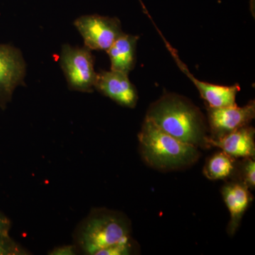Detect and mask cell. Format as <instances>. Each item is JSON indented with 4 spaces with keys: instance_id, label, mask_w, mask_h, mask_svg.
I'll return each mask as SVG.
<instances>
[{
    "instance_id": "1",
    "label": "cell",
    "mask_w": 255,
    "mask_h": 255,
    "mask_svg": "<svg viewBox=\"0 0 255 255\" xmlns=\"http://www.w3.org/2000/svg\"><path fill=\"white\" fill-rule=\"evenodd\" d=\"M145 119L181 141L196 147H208L207 125L202 112L190 100L166 93L152 103Z\"/></svg>"
},
{
    "instance_id": "2",
    "label": "cell",
    "mask_w": 255,
    "mask_h": 255,
    "mask_svg": "<svg viewBox=\"0 0 255 255\" xmlns=\"http://www.w3.org/2000/svg\"><path fill=\"white\" fill-rule=\"evenodd\" d=\"M138 140L146 163L160 170L189 167L195 163L200 155L197 147L178 140L146 119Z\"/></svg>"
},
{
    "instance_id": "3",
    "label": "cell",
    "mask_w": 255,
    "mask_h": 255,
    "mask_svg": "<svg viewBox=\"0 0 255 255\" xmlns=\"http://www.w3.org/2000/svg\"><path fill=\"white\" fill-rule=\"evenodd\" d=\"M130 223L127 218L112 211H99L82 226L78 243L86 254L97 255L106 248L130 241Z\"/></svg>"
},
{
    "instance_id": "4",
    "label": "cell",
    "mask_w": 255,
    "mask_h": 255,
    "mask_svg": "<svg viewBox=\"0 0 255 255\" xmlns=\"http://www.w3.org/2000/svg\"><path fill=\"white\" fill-rule=\"evenodd\" d=\"M95 61V56L90 48L63 45L60 64L70 90L93 92L97 76Z\"/></svg>"
},
{
    "instance_id": "5",
    "label": "cell",
    "mask_w": 255,
    "mask_h": 255,
    "mask_svg": "<svg viewBox=\"0 0 255 255\" xmlns=\"http://www.w3.org/2000/svg\"><path fill=\"white\" fill-rule=\"evenodd\" d=\"M74 25L90 50L107 51L124 34L122 23L117 17L98 14L85 15L77 18Z\"/></svg>"
},
{
    "instance_id": "6",
    "label": "cell",
    "mask_w": 255,
    "mask_h": 255,
    "mask_svg": "<svg viewBox=\"0 0 255 255\" xmlns=\"http://www.w3.org/2000/svg\"><path fill=\"white\" fill-rule=\"evenodd\" d=\"M26 65L21 50L0 44V107L11 100L15 89L24 85Z\"/></svg>"
},
{
    "instance_id": "7",
    "label": "cell",
    "mask_w": 255,
    "mask_h": 255,
    "mask_svg": "<svg viewBox=\"0 0 255 255\" xmlns=\"http://www.w3.org/2000/svg\"><path fill=\"white\" fill-rule=\"evenodd\" d=\"M255 117V102L251 100L244 107L237 105L233 107L212 108L208 107L211 139H218L249 125Z\"/></svg>"
},
{
    "instance_id": "8",
    "label": "cell",
    "mask_w": 255,
    "mask_h": 255,
    "mask_svg": "<svg viewBox=\"0 0 255 255\" xmlns=\"http://www.w3.org/2000/svg\"><path fill=\"white\" fill-rule=\"evenodd\" d=\"M149 18L151 17L148 15ZM153 24L155 25L156 29L159 32L161 38H162L166 48L169 50V53L173 57L176 63L183 73L187 75L188 78L190 79L191 82L194 84L197 90H199L201 98L205 100L208 104V107L212 108H221V107H233L237 105L236 104V97L238 92L241 90V87L238 84L232 86H223V85H214V84L208 83V82L200 81L194 77L189 72L187 65H185L177 54V51L173 47L171 46L165 38H164L162 33L159 31V29L156 26L155 22L152 21V18H150Z\"/></svg>"
},
{
    "instance_id": "9",
    "label": "cell",
    "mask_w": 255,
    "mask_h": 255,
    "mask_svg": "<svg viewBox=\"0 0 255 255\" xmlns=\"http://www.w3.org/2000/svg\"><path fill=\"white\" fill-rule=\"evenodd\" d=\"M95 89L119 105L134 108L138 95L136 88L128 78V75L114 71L102 70L97 73Z\"/></svg>"
},
{
    "instance_id": "10",
    "label": "cell",
    "mask_w": 255,
    "mask_h": 255,
    "mask_svg": "<svg viewBox=\"0 0 255 255\" xmlns=\"http://www.w3.org/2000/svg\"><path fill=\"white\" fill-rule=\"evenodd\" d=\"M255 130L246 126L218 139H208L207 145L219 147L234 158H255Z\"/></svg>"
},
{
    "instance_id": "11",
    "label": "cell",
    "mask_w": 255,
    "mask_h": 255,
    "mask_svg": "<svg viewBox=\"0 0 255 255\" xmlns=\"http://www.w3.org/2000/svg\"><path fill=\"white\" fill-rule=\"evenodd\" d=\"M222 194L231 215L228 231L232 236L236 233L243 215L253 201V196L243 183L228 184L223 187Z\"/></svg>"
},
{
    "instance_id": "12",
    "label": "cell",
    "mask_w": 255,
    "mask_h": 255,
    "mask_svg": "<svg viewBox=\"0 0 255 255\" xmlns=\"http://www.w3.org/2000/svg\"><path fill=\"white\" fill-rule=\"evenodd\" d=\"M140 37L124 33L107 50L110 58L111 70L128 75L136 61L137 43Z\"/></svg>"
},
{
    "instance_id": "13",
    "label": "cell",
    "mask_w": 255,
    "mask_h": 255,
    "mask_svg": "<svg viewBox=\"0 0 255 255\" xmlns=\"http://www.w3.org/2000/svg\"><path fill=\"white\" fill-rule=\"evenodd\" d=\"M235 159L223 151L214 154L206 162L204 174L211 180H219L229 177L234 170Z\"/></svg>"
},
{
    "instance_id": "14",
    "label": "cell",
    "mask_w": 255,
    "mask_h": 255,
    "mask_svg": "<svg viewBox=\"0 0 255 255\" xmlns=\"http://www.w3.org/2000/svg\"><path fill=\"white\" fill-rule=\"evenodd\" d=\"M243 182L248 189H255V162L254 158H245L242 164Z\"/></svg>"
},
{
    "instance_id": "15",
    "label": "cell",
    "mask_w": 255,
    "mask_h": 255,
    "mask_svg": "<svg viewBox=\"0 0 255 255\" xmlns=\"http://www.w3.org/2000/svg\"><path fill=\"white\" fill-rule=\"evenodd\" d=\"M23 254L24 251L9 238V235L0 236V255Z\"/></svg>"
},
{
    "instance_id": "16",
    "label": "cell",
    "mask_w": 255,
    "mask_h": 255,
    "mask_svg": "<svg viewBox=\"0 0 255 255\" xmlns=\"http://www.w3.org/2000/svg\"><path fill=\"white\" fill-rule=\"evenodd\" d=\"M132 245L131 241L119 243L102 250L97 253V255H127L132 253Z\"/></svg>"
},
{
    "instance_id": "17",
    "label": "cell",
    "mask_w": 255,
    "mask_h": 255,
    "mask_svg": "<svg viewBox=\"0 0 255 255\" xmlns=\"http://www.w3.org/2000/svg\"><path fill=\"white\" fill-rule=\"evenodd\" d=\"M77 254L76 247L65 246L55 248L50 255H74Z\"/></svg>"
},
{
    "instance_id": "18",
    "label": "cell",
    "mask_w": 255,
    "mask_h": 255,
    "mask_svg": "<svg viewBox=\"0 0 255 255\" xmlns=\"http://www.w3.org/2000/svg\"><path fill=\"white\" fill-rule=\"evenodd\" d=\"M10 226L11 223L9 220L2 213L0 212V236L9 235Z\"/></svg>"
}]
</instances>
